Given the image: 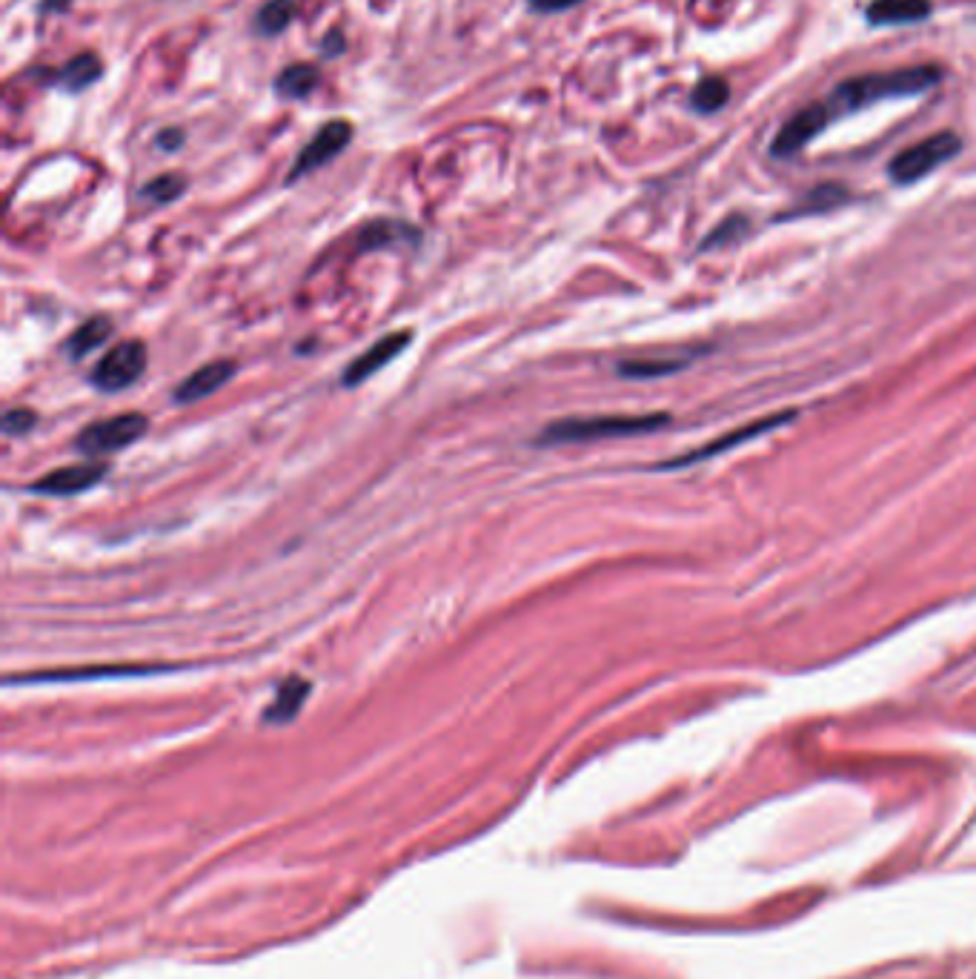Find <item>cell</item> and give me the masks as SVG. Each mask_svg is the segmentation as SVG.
Segmentation results:
<instances>
[{
    "mask_svg": "<svg viewBox=\"0 0 976 979\" xmlns=\"http://www.w3.org/2000/svg\"><path fill=\"white\" fill-rule=\"evenodd\" d=\"M942 78H945V69L934 66V63L891 69V72H868V75H856V78L842 81L833 89L825 106H828L831 118H839V115L879 104V101L922 95V92L934 89L936 84H942Z\"/></svg>",
    "mask_w": 976,
    "mask_h": 979,
    "instance_id": "1",
    "label": "cell"
},
{
    "mask_svg": "<svg viewBox=\"0 0 976 979\" xmlns=\"http://www.w3.org/2000/svg\"><path fill=\"white\" fill-rule=\"evenodd\" d=\"M667 416H590V418H561L556 424L544 427L536 438L541 447L550 444H587L602 438L642 436L665 427Z\"/></svg>",
    "mask_w": 976,
    "mask_h": 979,
    "instance_id": "2",
    "label": "cell"
},
{
    "mask_svg": "<svg viewBox=\"0 0 976 979\" xmlns=\"http://www.w3.org/2000/svg\"><path fill=\"white\" fill-rule=\"evenodd\" d=\"M959 149H962L959 135L951 132V129H942L936 135H928L925 141L902 149L891 161L888 172H891V178L896 184H916L919 178L931 175L934 169H939L942 164H948L951 158H956Z\"/></svg>",
    "mask_w": 976,
    "mask_h": 979,
    "instance_id": "3",
    "label": "cell"
},
{
    "mask_svg": "<svg viewBox=\"0 0 976 979\" xmlns=\"http://www.w3.org/2000/svg\"><path fill=\"white\" fill-rule=\"evenodd\" d=\"M146 427H149V421H146L144 413H121V416L104 418V421H95V424L84 427L75 438V447L84 456L118 453V450H126L129 444H135L138 438L144 436Z\"/></svg>",
    "mask_w": 976,
    "mask_h": 979,
    "instance_id": "4",
    "label": "cell"
},
{
    "mask_svg": "<svg viewBox=\"0 0 976 979\" xmlns=\"http://www.w3.org/2000/svg\"><path fill=\"white\" fill-rule=\"evenodd\" d=\"M146 370V344L138 338H126L115 344L109 353L95 364L92 384L104 393H121L132 387Z\"/></svg>",
    "mask_w": 976,
    "mask_h": 979,
    "instance_id": "5",
    "label": "cell"
},
{
    "mask_svg": "<svg viewBox=\"0 0 976 979\" xmlns=\"http://www.w3.org/2000/svg\"><path fill=\"white\" fill-rule=\"evenodd\" d=\"M350 141H353V126L347 124V121H330V124L321 126V129L315 132V138H312L310 144L298 152V158H295V164H292L290 175H287V184L298 181V178H304V175H310V172L321 169L324 164H330L335 155H338L344 146L350 144Z\"/></svg>",
    "mask_w": 976,
    "mask_h": 979,
    "instance_id": "6",
    "label": "cell"
},
{
    "mask_svg": "<svg viewBox=\"0 0 976 979\" xmlns=\"http://www.w3.org/2000/svg\"><path fill=\"white\" fill-rule=\"evenodd\" d=\"M831 121V112H828L825 104H810L805 109H799L788 124L779 129V135L773 138L770 155L773 158H790V155H796L799 149H805Z\"/></svg>",
    "mask_w": 976,
    "mask_h": 979,
    "instance_id": "7",
    "label": "cell"
},
{
    "mask_svg": "<svg viewBox=\"0 0 976 979\" xmlns=\"http://www.w3.org/2000/svg\"><path fill=\"white\" fill-rule=\"evenodd\" d=\"M167 665H98L72 667V670H46L32 676H9V685H55V682H98V679H124V676H149Z\"/></svg>",
    "mask_w": 976,
    "mask_h": 979,
    "instance_id": "8",
    "label": "cell"
},
{
    "mask_svg": "<svg viewBox=\"0 0 976 979\" xmlns=\"http://www.w3.org/2000/svg\"><path fill=\"white\" fill-rule=\"evenodd\" d=\"M410 341H413V333H410V330H401V333H390L384 335V338H378L367 353L358 355L353 364L344 370L341 384H344V387H358V384H364V381L373 378L381 367H387V364H390L395 355L401 353Z\"/></svg>",
    "mask_w": 976,
    "mask_h": 979,
    "instance_id": "9",
    "label": "cell"
},
{
    "mask_svg": "<svg viewBox=\"0 0 976 979\" xmlns=\"http://www.w3.org/2000/svg\"><path fill=\"white\" fill-rule=\"evenodd\" d=\"M104 476L106 464H101V461L72 464V467H61V470H55V473L38 479L29 490L32 493H43V496H78L84 490H92Z\"/></svg>",
    "mask_w": 976,
    "mask_h": 979,
    "instance_id": "10",
    "label": "cell"
},
{
    "mask_svg": "<svg viewBox=\"0 0 976 979\" xmlns=\"http://www.w3.org/2000/svg\"><path fill=\"white\" fill-rule=\"evenodd\" d=\"M235 373V364L232 361H209L204 367H198L195 373L189 375L187 381H181L175 387V401L178 404H192V401H201V398L212 396L218 393L229 378Z\"/></svg>",
    "mask_w": 976,
    "mask_h": 979,
    "instance_id": "11",
    "label": "cell"
},
{
    "mask_svg": "<svg viewBox=\"0 0 976 979\" xmlns=\"http://www.w3.org/2000/svg\"><path fill=\"white\" fill-rule=\"evenodd\" d=\"M310 682L304 676H287L278 688H275V699L270 702V708L264 710V722L267 725H287L298 716V710L304 708L307 696H310Z\"/></svg>",
    "mask_w": 976,
    "mask_h": 979,
    "instance_id": "12",
    "label": "cell"
},
{
    "mask_svg": "<svg viewBox=\"0 0 976 979\" xmlns=\"http://www.w3.org/2000/svg\"><path fill=\"white\" fill-rule=\"evenodd\" d=\"M793 416H796V413H779V416L759 418V421H753V424L742 427V430H736V433H730V436L710 441V447H705V450H696V453H690V456H682V459L673 461V464H690V461L710 459V456H716V453H727V450H733V447L745 444V441H750V438L762 436V433H770V430L782 427V424H785V421H788V418H793Z\"/></svg>",
    "mask_w": 976,
    "mask_h": 979,
    "instance_id": "13",
    "label": "cell"
},
{
    "mask_svg": "<svg viewBox=\"0 0 976 979\" xmlns=\"http://www.w3.org/2000/svg\"><path fill=\"white\" fill-rule=\"evenodd\" d=\"M931 0H873L868 6V21L873 26H896V23H919L931 15Z\"/></svg>",
    "mask_w": 976,
    "mask_h": 979,
    "instance_id": "14",
    "label": "cell"
},
{
    "mask_svg": "<svg viewBox=\"0 0 976 979\" xmlns=\"http://www.w3.org/2000/svg\"><path fill=\"white\" fill-rule=\"evenodd\" d=\"M101 75H104L101 58L95 52H84V55H75L72 61L55 72V84L66 89V92H84L86 86L95 84Z\"/></svg>",
    "mask_w": 976,
    "mask_h": 979,
    "instance_id": "15",
    "label": "cell"
},
{
    "mask_svg": "<svg viewBox=\"0 0 976 979\" xmlns=\"http://www.w3.org/2000/svg\"><path fill=\"white\" fill-rule=\"evenodd\" d=\"M321 84V72L318 66L312 63H292L287 66L278 78H275V92L281 98H290V101H301V98H310L315 92V86Z\"/></svg>",
    "mask_w": 976,
    "mask_h": 979,
    "instance_id": "16",
    "label": "cell"
},
{
    "mask_svg": "<svg viewBox=\"0 0 976 979\" xmlns=\"http://www.w3.org/2000/svg\"><path fill=\"white\" fill-rule=\"evenodd\" d=\"M418 241V232L410 224L401 221H373L367 224L358 235V250H378V247H393V244H413Z\"/></svg>",
    "mask_w": 976,
    "mask_h": 979,
    "instance_id": "17",
    "label": "cell"
},
{
    "mask_svg": "<svg viewBox=\"0 0 976 979\" xmlns=\"http://www.w3.org/2000/svg\"><path fill=\"white\" fill-rule=\"evenodd\" d=\"M109 333H112V324H109V318H104V315H95V318L84 321V324L75 330V335L66 341V353L72 355V358H84V355L95 353V350L104 344L106 338H109Z\"/></svg>",
    "mask_w": 976,
    "mask_h": 979,
    "instance_id": "18",
    "label": "cell"
},
{
    "mask_svg": "<svg viewBox=\"0 0 976 979\" xmlns=\"http://www.w3.org/2000/svg\"><path fill=\"white\" fill-rule=\"evenodd\" d=\"M295 12H298V0H267L255 15V32L264 38L281 35L292 23Z\"/></svg>",
    "mask_w": 976,
    "mask_h": 979,
    "instance_id": "19",
    "label": "cell"
},
{
    "mask_svg": "<svg viewBox=\"0 0 976 979\" xmlns=\"http://www.w3.org/2000/svg\"><path fill=\"white\" fill-rule=\"evenodd\" d=\"M727 98H730V89H727L725 81L716 78V75H710V78L696 84L693 95H690V106L696 112H702V115H710V112L722 109L727 104Z\"/></svg>",
    "mask_w": 976,
    "mask_h": 979,
    "instance_id": "20",
    "label": "cell"
},
{
    "mask_svg": "<svg viewBox=\"0 0 976 979\" xmlns=\"http://www.w3.org/2000/svg\"><path fill=\"white\" fill-rule=\"evenodd\" d=\"M184 189H187V181H184L181 175H158V178H152V181L141 189V198L152 201V204H169V201H175Z\"/></svg>",
    "mask_w": 976,
    "mask_h": 979,
    "instance_id": "21",
    "label": "cell"
},
{
    "mask_svg": "<svg viewBox=\"0 0 976 979\" xmlns=\"http://www.w3.org/2000/svg\"><path fill=\"white\" fill-rule=\"evenodd\" d=\"M679 367H685L682 361H622L619 373L624 378H659V375L676 373Z\"/></svg>",
    "mask_w": 976,
    "mask_h": 979,
    "instance_id": "22",
    "label": "cell"
},
{
    "mask_svg": "<svg viewBox=\"0 0 976 979\" xmlns=\"http://www.w3.org/2000/svg\"><path fill=\"white\" fill-rule=\"evenodd\" d=\"M35 421H38L35 410L15 407V410H9V413L3 416V433H6V436H23V433H29V430L35 427Z\"/></svg>",
    "mask_w": 976,
    "mask_h": 979,
    "instance_id": "23",
    "label": "cell"
},
{
    "mask_svg": "<svg viewBox=\"0 0 976 979\" xmlns=\"http://www.w3.org/2000/svg\"><path fill=\"white\" fill-rule=\"evenodd\" d=\"M576 3H582V0H530V6L536 12H561V9H570Z\"/></svg>",
    "mask_w": 976,
    "mask_h": 979,
    "instance_id": "24",
    "label": "cell"
},
{
    "mask_svg": "<svg viewBox=\"0 0 976 979\" xmlns=\"http://www.w3.org/2000/svg\"><path fill=\"white\" fill-rule=\"evenodd\" d=\"M321 52H324L327 58L341 55V52H344V38H341V32H330V35L324 38V43H321Z\"/></svg>",
    "mask_w": 976,
    "mask_h": 979,
    "instance_id": "25",
    "label": "cell"
},
{
    "mask_svg": "<svg viewBox=\"0 0 976 979\" xmlns=\"http://www.w3.org/2000/svg\"><path fill=\"white\" fill-rule=\"evenodd\" d=\"M158 146H164V149H178V146H184V132L181 129H164L161 135H158Z\"/></svg>",
    "mask_w": 976,
    "mask_h": 979,
    "instance_id": "26",
    "label": "cell"
},
{
    "mask_svg": "<svg viewBox=\"0 0 976 979\" xmlns=\"http://www.w3.org/2000/svg\"><path fill=\"white\" fill-rule=\"evenodd\" d=\"M69 6H72V0H43L41 12H63Z\"/></svg>",
    "mask_w": 976,
    "mask_h": 979,
    "instance_id": "27",
    "label": "cell"
}]
</instances>
